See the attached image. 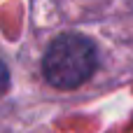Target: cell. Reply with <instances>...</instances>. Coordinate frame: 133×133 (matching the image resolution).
<instances>
[{
    "label": "cell",
    "mask_w": 133,
    "mask_h": 133,
    "mask_svg": "<svg viewBox=\"0 0 133 133\" xmlns=\"http://www.w3.org/2000/svg\"><path fill=\"white\" fill-rule=\"evenodd\" d=\"M98 65L96 44L77 33L58 35L44 51L42 72L44 79L56 89H77L84 84Z\"/></svg>",
    "instance_id": "cell-1"
},
{
    "label": "cell",
    "mask_w": 133,
    "mask_h": 133,
    "mask_svg": "<svg viewBox=\"0 0 133 133\" xmlns=\"http://www.w3.org/2000/svg\"><path fill=\"white\" fill-rule=\"evenodd\" d=\"M7 84V68H5V63L0 61V87H5Z\"/></svg>",
    "instance_id": "cell-2"
}]
</instances>
